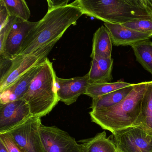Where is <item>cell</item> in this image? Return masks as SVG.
Segmentation results:
<instances>
[{
	"label": "cell",
	"instance_id": "cell-1",
	"mask_svg": "<svg viewBox=\"0 0 152 152\" xmlns=\"http://www.w3.org/2000/svg\"><path fill=\"white\" fill-rule=\"evenodd\" d=\"M83 15L81 10L72 3L48 10L26 38L18 56H27L43 46L58 41L70 26L76 25Z\"/></svg>",
	"mask_w": 152,
	"mask_h": 152
},
{
	"label": "cell",
	"instance_id": "cell-2",
	"mask_svg": "<svg viewBox=\"0 0 152 152\" xmlns=\"http://www.w3.org/2000/svg\"><path fill=\"white\" fill-rule=\"evenodd\" d=\"M72 4L83 15L104 23L121 24L142 19L152 21L145 0H76Z\"/></svg>",
	"mask_w": 152,
	"mask_h": 152
},
{
	"label": "cell",
	"instance_id": "cell-3",
	"mask_svg": "<svg viewBox=\"0 0 152 152\" xmlns=\"http://www.w3.org/2000/svg\"><path fill=\"white\" fill-rule=\"evenodd\" d=\"M148 82L135 84L130 93L116 104L91 110L89 113L91 121L112 134L132 126L140 113L142 98Z\"/></svg>",
	"mask_w": 152,
	"mask_h": 152
},
{
	"label": "cell",
	"instance_id": "cell-4",
	"mask_svg": "<svg viewBox=\"0 0 152 152\" xmlns=\"http://www.w3.org/2000/svg\"><path fill=\"white\" fill-rule=\"evenodd\" d=\"M56 72L52 63L46 58L22 99L30 106L33 116L39 117L49 113L58 103Z\"/></svg>",
	"mask_w": 152,
	"mask_h": 152
},
{
	"label": "cell",
	"instance_id": "cell-5",
	"mask_svg": "<svg viewBox=\"0 0 152 152\" xmlns=\"http://www.w3.org/2000/svg\"><path fill=\"white\" fill-rule=\"evenodd\" d=\"M57 42L43 46L27 56H18L13 59L1 58L0 92L12 85L30 68L41 64Z\"/></svg>",
	"mask_w": 152,
	"mask_h": 152
},
{
	"label": "cell",
	"instance_id": "cell-6",
	"mask_svg": "<svg viewBox=\"0 0 152 152\" xmlns=\"http://www.w3.org/2000/svg\"><path fill=\"white\" fill-rule=\"evenodd\" d=\"M41 118L32 116L5 133L10 134L26 152H46L41 136Z\"/></svg>",
	"mask_w": 152,
	"mask_h": 152
},
{
	"label": "cell",
	"instance_id": "cell-7",
	"mask_svg": "<svg viewBox=\"0 0 152 152\" xmlns=\"http://www.w3.org/2000/svg\"><path fill=\"white\" fill-rule=\"evenodd\" d=\"M111 140L121 152H152V136L137 126L115 132Z\"/></svg>",
	"mask_w": 152,
	"mask_h": 152
},
{
	"label": "cell",
	"instance_id": "cell-8",
	"mask_svg": "<svg viewBox=\"0 0 152 152\" xmlns=\"http://www.w3.org/2000/svg\"><path fill=\"white\" fill-rule=\"evenodd\" d=\"M46 152H83L81 146L66 132L56 126H40Z\"/></svg>",
	"mask_w": 152,
	"mask_h": 152
},
{
	"label": "cell",
	"instance_id": "cell-9",
	"mask_svg": "<svg viewBox=\"0 0 152 152\" xmlns=\"http://www.w3.org/2000/svg\"><path fill=\"white\" fill-rule=\"evenodd\" d=\"M37 23L23 21L16 18L6 37L3 48L0 50L1 58L13 59L17 57L26 38Z\"/></svg>",
	"mask_w": 152,
	"mask_h": 152
},
{
	"label": "cell",
	"instance_id": "cell-10",
	"mask_svg": "<svg viewBox=\"0 0 152 152\" xmlns=\"http://www.w3.org/2000/svg\"><path fill=\"white\" fill-rule=\"evenodd\" d=\"M33 116L28 103L23 99L0 105V133H5Z\"/></svg>",
	"mask_w": 152,
	"mask_h": 152
},
{
	"label": "cell",
	"instance_id": "cell-11",
	"mask_svg": "<svg viewBox=\"0 0 152 152\" xmlns=\"http://www.w3.org/2000/svg\"><path fill=\"white\" fill-rule=\"evenodd\" d=\"M56 80L58 100L67 105L75 103L81 95L85 94L90 83L88 74L70 79H63L56 76Z\"/></svg>",
	"mask_w": 152,
	"mask_h": 152
},
{
	"label": "cell",
	"instance_id": "cell-12",
	"mask_svg": "<svg viewBox=\"0 0 152 152\" xmlns=\"http://www.w3.org/2000/svg\"><path fill=\"white\" fill-rule=\"evenodd\" d=\"M112 40L115 46H130L152 37V33L137 31L121 24L104 23Z\"/></svg>",
	"mask_w": 152,
	"mask_h": 152
},
{
	"label": "cell",
	"instance_id": "cell-13",
	"mask_svg": "<svg viewBox=\"0 0 152 152\" xmlns=\"http://www.w3.org/2000/svg\"><path fill=\"white\" fill-rule=\"evenodd\" d=\"M41 64L34 66L22 75L12 85L1 91V104L22 99L39 71Z\"/></svg>",
	"mask_w": 152,
	"mask_h": 152
},
{
	"label": "cell",
	"instance_id": "cell-14",
	"mask_svg": "<svg viewBox=\"0 0 152 152\" xmlns=\"http://www.w3.org/2000/svg\"><path fill=\"white\" fill-rule=\"evenodd\" d=\"M91 58L90 70L88 73L90 83L110 82L113 79V59L99 57Z\"/></svg>",
	"mask_w": 152,
	"mask_h": 152
},
{
	"label": "cell",
	"instance_id": "cell-15",
	"mask_svg": "<svg viewBox=\"0 0 152 152\" xmlns=\"http://www.w3.org/2000/svg\"><path fill=\"white\" fill-rule=\"evenodd\" d=\"M132 126L152 136V81L148 82L141 102L140 113Z\"/></svg>",
	"mask_w": 152,
	"mask_h": 152
},
{
	"label": "cell",
	"instance_id": "cell-16",
	"mask_svg": "<svg viewBox=\"0 0 152 152\" xmlns=\"http://www.w3.org/2000/svg\"><path fill=\"white\" fill-rule=\"evenodd\" d=\"M112 44L108 31L105 26H102L93 35L91 57H99L106 58H112Z\"/></svg>",
	"mask_w": 152,
	"mask_h": 152
},
{
	"label": "cell",
	"instance_id": "cell-17",
	"mask_svg": "<svg viewBox=\"0 0 152 152\" xmlns=\"http://www.w3.org/2000/svg\"><path fill=\"white\" fill-rule=\"evenodd\" d=\"M83 152H117V148L105 131L95 137L79 141Z\"/></svg>",
	"mask_w": 152,
	"mask_h": 152
},
{
	"label": "cell",
	"instance_id": "cell-18",
	"mask_svg": "<svg viewBox=\"0 0 152 152\" xmlns=\"http://www.w3.org/2000/svg\"><path fill=\"white\" fill-rule=\"evenodd\" d=\"M135 84L120 89L96 98L92 99L91 110L111 107L124 99L133 89Z\"/></svg>",
	"mask_w": 152,
	"mask_h": 152
},
{
	"label": "cell",
	"instance_id": "cell-19",
	"mask_svg": "<svg viewBox=\"0 0 152 152\" xmlns=\"http://www.w3.org/2000/svg\"><path fill=\"white\" fill-rule=\"evenodd\" d=\"M131 47L134 51L136 60L152 75V42L149 39L145 40Z\"/></svg>",
	"mask_w": 152,
	"mask_h": 152
},
{
	"label": "cell",
	"instance_id": "cell-20",
	"mask_svg": "<svg viewBox=\"0 0 152 152\" xmlns=\"http://www.w3.org/2000/svg\"><path fill=\"white\" fill-rule=\"evenodd\" d=\"M132 84L121 80L116 82L89 83L84 95L92 99L96 98L115 91L129 87Z\"/></svg>",
	"mask_w": 152,
	"mask_h": 152
},
{
	"label": "cell",
	"instance_id": "cell-21",
	"mask_svg": "<svg viewBox=\"0 0 152 152\" xmlns=\"http://www.w3.org/2000/svg\"><path fill=\"white\" fill-rule=\"evenodd\" d=\"M10 16L29 21L31 12L24 0H3Z\"/></svg>",
	"mask_w": 152,
	"mask_h": 152
},
{
	"label": "cell",
	"instance_id": "cell-22",
	"mask_svg": "<svg viewBox=\"0 0 152 152\" xmlns=\"http://www.w3.org/2000/svg\"><path fill=\"white\" fill-rule=\"evenodd\" d=\"M121 25L126 27L143 33H152V21L150 20H137Z\"/></svg>",
	"mask_w": 152,
	"mask_h": 152
},
{
	"label": "cell",
	"instance_id": "cell-23",
	"mask_svg": "<svg viewBox=\"0 0 152 152\" xmlns=\"http://www.w3.org/2000/svg\"><path fill=\"white\" fill-rule=\"evenodd\" d=\"M0 141L3 143L9 152H26L8 133H0Z\"/></svg>",
	"mask_w": 152,
	"mask_h": 152
},
{
	"label": "cell",
	"instance_id": "cell-24",
	"mask_svg": "<svg viewBox=\"0 0 152 152\" xmlns=\"http://www.w3.org/2000/svg\"><path fill=\"white\" fill-rule=\"evenodd\" d=\"M10 16L3 0L0 1V29H2L7 23Z\"/></svg>",
	"mask_w": 152,
	"mask_h": 152
},
{
	"label": "cell",
	"instance_id": "cell-25",
	"mask_svg": "<svg viewBox=\"0 0 152 152\" xmlns=\"http://www.w3.org/2000/svg\"><path fill=\"white\" fill-rule=\"evenodd\" d=\"M69 0H58V1H51L48 0L47 2L48 5V10L58 8L60 7H64L68 5Z\"/></svg>",
	"mask_w": 152,
	"mask_h": 152
},
{
	"label": "cell",
	"instance_id": "cell-26",
	"mask_svg": "<svg viewBox=\"0 0 152 152\" xmlns=\"http://www.w3.org/2000/svg\"><path fill=\"white\" fill-rule=\"evenodd\" d=\"M145 2L148 8L151 13L152 12V0H145Z\"/></svg>",
	"mask_w": 152,
	"mask_h": 152
},
{
	"label": "cell",
	"instance_id": "cell-27",
	"mask_svg": "<svg viewBox=\"0 0 152 152\" xmlns=\"http://www.w3.org/2000/svg\"><path fill=\"white\" fill-rule=\"evenodd\" d=\"M0 152H9L1 141H0Z\"/></svg>",
	"mask_w": 152,
	"mask_h": 152
},
{
	"label": "cell",
	"instance_id": "cell-28",
	"mask_svg": "<svg viewBox=\"0 0 152 152\" xmlns=\"http://www.w3.org/2000/svg\"><path fill=\"white\" fill-rule=\"evenodd\" d=\"M117 152H120V151H119V150H118L117 149Z\"/></svg>",
	"mask_w": 152,
	"mask_h": 152
},
{
	"label": "cell",
	"instance_id": "cell-29",
	"mask_svg": "<svg viewBox=\"0 0 152 152\" xmlns=\"http://www.w3.org/2000/svg\"><path fill=\"white\" fill-rule=\"evenodd\" d=\"M151 16H152V12H151Z\"/></svg>",
	"mask_w": 152,
	"mask_h": 152
}]
</instances>
